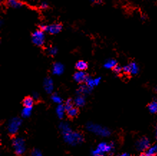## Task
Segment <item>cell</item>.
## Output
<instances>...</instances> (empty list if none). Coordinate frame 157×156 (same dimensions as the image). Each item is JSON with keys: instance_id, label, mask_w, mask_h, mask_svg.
I'll return each mask as SVG.
<instances>
[{"instance_id": "obj_20", "label": "cell", "mask_w": 157, "mask_h": 156, "mask_svg": "<svg viewBox=\"0 0 157 156\" xmlns=\"http://www.w3.org/2000/svg\"><path fill=\"white\" fill-rule=\"evenodd\" d=\"M34 104V99L32 97H27L23 100V105L25 107H32Z\"/></svg>"}, {"instance_id": "obj_22", "label": "cell", "mask_w": 157, "mask_h": 156, "mask_svg": "<svg viewBox=\"0 0 157 156\" xmlns=\"http://www.w3.org/2000/svg\"><path fill=\"white\" fill-rule=\"evenodd\" d=\"M21 114H22V117L24 118L29 117L32 114V107H24Z\"/></svg>"}, {"instance_id": "obj_3", "label": "cell", "mask_w": 157, "mask_h": 156, "mask_svg": "<svg viewBox=\"0 0 157 156\" xmlns=\"http://www.w3.org/2000/svg\"><path fill=\"white\" fill-rule=\"evenodd\" d=\"M12 146L14 147V153L17 155H22L26 150L25 142L22 138H15L12 140Z\"/></svg>"}, {"instance_id": "obj_17", "label": "cell", "mask_w": 157, "mask_h": 156, "mask_svg": "<svg viewBox=\"0 0 157 156\" xmlns=\"http://www.w3.org/2000/svg\"><path fill=\"white\" fill-rule=\"evenodd\" d=\"M65 108L64 105L63 104H58V106L56 107V114L58 115V118L63 119L64 117L65 113Z\"/></svg>"}, {"instance_id": "obj_5", "label": "cell", "mask_w": 157, "mask_h": 156, "mask_svg": "<svg viewBox=\"0 0 157 156\" xmlns=\"http://www.w3.org/2000/svg\"><path fill=\"white\" fill-rule=\"evenodd\" d=\"M22 125V119L19 117H13L8 123V132L10 134H15L18 132L20 126Z\"/></svg>"}, {"instance_id": "obj_36", "label": "cell", "mask_w": 157, "mask_h": 156, "mask_svg": "<svg viewBox=\"0 0 157 156\" xmlns=\"http://www.w3.org/2000/svg\"><path fill=\"white\" fill-rule=\"evenodd\" d=\"M156 140H157V126H156Z\"/></svg>"}, {"instance_id": "obj_4", "label": "cell", "mask_w": 157, "mask_h": 156, "mask_svg": "<svg viewBox=\"0 0 157 156\" xmlns=\"http://www.w3.org/2000/svg\"><path fill=\"white\" fill-rule=\"evenodd\" d=\"M32 42L37 46H42L45 42V35L42 30H37L32 34Z\"/></svg>"}, {"instance_id": "obj_8", "label": "cell", "mask_w": 157, "mask_h": 156, "mask_svg": "<svg viewBox=\"0 0 157 156\" xmlns=\"http://www.w3.org/2000/svg\"><path fill=\"white\" fill-rule=\"evenodd\" d=\"M150 145L151 143L149 139L146 138V137H144V138H141L137 141L136 146L138 150L142 152L144 150H147L151 147Z\"/></svg>"}, {"instance_id": "obj_26", "label": "cell", "mask_w": 157, "mask_h": 156, "mask_svg": "<svg viewBox=\"0 0 157 156\" xmlns=\"http://www.w3.org/2000/svg\"><path fill=\"white\" fill-rule=\"evenodd\" d=\"M48 54L50 55H56L57 53H58V48H56V47H54V46H50L48 48Z\"/></svg>"}, {"instance_id": "obj_11", "label": "cell", "mask_w": 157, "mask_h": 156, "mask_svg": "<svg viewBox=\"0 0 157 156\" xmlns=\"http://www.w3.org/2000/svg\"><path fill=\"white\" fill-rule=\"evenodd\" d=\"M98 148L102 153H111L113 150L114 148V145L113 143H111V144H109V143L103 142H101L98 146Z\"/></svg>"}, {"instance_id": "obj_34", "label": "cell", "mask_w": 157, "mask_h": 156, "mask_svg": "<svg viewBox=\"0 0 157 156\" xmlns=\"http://www.w3.org/2000/svg\"><path fill=\"white\" fill-rule=\"evenodd\" d=\"M40 97V95L39 94H38L37 92H34L33 94V98L34 99H39Z\"/></svg>"}, {"instance_id": "obj_6", "label": "cell", "mask_w": 157, "mask_h": 156, "mask_svg": "<svg viewBox=\"0 0 157 156\" xmlns=\"http://www.w3.org/2000/svg\"><path fill=\"white\" fill-rule=\"evenodd\" d=\"M62 25L60 24H58V23H55V24H52L50 25H42L40 27V29L42 30V31L50 33L51 35H56V34L59 33L62 30Z\"/></svg>"}, {"instance_id": "obj_7", "label": "cell", "mask_w": 157, "mask_h": 156, "mask_svg": "<svg viewBox=\"0 0 157 156\" xmlns=\"http://www.w3.org/2000/svg\"><path fill=\"white\" fill-rule=\"evenodd\" d=\"M140 68L138 64L136 62H131L128 65L123 67V72L127 74L136 75L139 73Z\"/></svg>"}, {"instance_id": "obj_10", "label": "cell", "mask_w": 157, "mask_h": 156, "mask_svg": "<svg viewBox=\"0 0 157 156\" xmlns=\"http://www.w3.org/2000/svg\"><path fill=\"white\" fill-rule=\"evenodd\" d=\"M43 86L44 91H45L47 93H52L54 89L53 80H52L50 77H47V78H44L43 82Z\"/></svg>"}, {"instance_id": "obj_37", "label": "cell", "mask_w": 157, "mask_h": 156, "mask_svg": "<svg viewBox=\"0 0 157 156\" xmlns=\"http://www.w3.org/2000/svg\"><path fill=\"white\" fill-rule=\"evenodd\" d=\"M140 156H146V155H145V153H141V155H140Z\"/></svg>"}, {"instance_id": "obj_14", "label": "cell", "mask_w": 157, "mask_h": 156, "mask_svg": "<svg viewBox=\"0 0 157 156\" xmlns=\"http://www.w3.org/2000/svg\"><path fill=\"white\" fill-rule=\"evenodd\" d=\"M92 89H93L88 87L86 84H82V85H80V86H79V88L78 89L77 94H78V95L84 96V95H86V94H90L91 92V91H92Z\"/></svg>"}, {"instance_id": "obj_25", "label": "cell", "mask_w": 157, "mask_h": 156, "mask_svg": "<svg viewBox=\"0 0 157 156\" xmlns=\"http://www.w3.org/2000/svg\"><path fill=\"white\" fill-rule=\"evenodd\" d=\"M85 83H86V84L87 85V86H88V87H90V88H91V89H93V87L95 86L94 78H91V77H90V76H88V78H87V79Z\"/></svg>"}, {"instance_id": "obj_39", "label": "cell", "mask_w": 157, "mask_h": 156, "mask_svg": "<svg viewBox=\"0 0 157 156\" xmlns=\"http://www.w3.org/2000/svg\"><path fill=\"white\" fill-rule=\"evenodd\" d=\"M95 156H103V154H102V155H95Z\"/></svg>"}, {"instance_id": "obj_23", "label": "cell", "mask_w": 157, "mask_h": 156, "mask_svg": "<svg viewBox=\"0 0 157 156\" xmlns=\"http://www.w3.org/2000/svg\"><path fill=\"white\" fill-rule=\"evenodd\" d=\"M67 116L69 117H75V116H77V114H78V109L75 107V106H73V108H71V110H67Z\"/></svg>"}, {"instance_id": "obj_9", "label": "cell", "mask_w": 157, "mask_h": 156, "mask_svg": "<svg viewBox=\"0 0 157 156\" xmlns=\"http://www.w3.org/2000/svg\"><path fill=\"white\" fill-rule=\"evenodd\" d=\"M88 75L83 70H78L73 75V79L77 83L81 84V83L86 82V81L88 78Z\"/></svg>"}, {"instance_id": "obj_12", "label": "cell", "mask_w": 157, "mask_h": 156, "mask_svg": "<svg viewBox=\"0 0 157 156\" xmlns=\"http://www.w3.org/2000/svg\"><path fill=\"white\" fill-rule=\"evenodd\" d=\"M65 68L63 64L61 63H59V62H57V63H55L53 65H52V72L54 75H56V76H60L61 74H63L64 72Z\"/></svg>"}, {"instance_id": "obj_32", "label": "cell", "mask_w": 157, "mask_h": 156, "mask_svg": "<svg viewBox=\"0 0 157 156\" xmlns=\"http://www.w3.org/2000/svg\"><path fill=\"white\" fill-rule=\"evenodd\" d=\"M103 2V0H91V2L95 5H101Z\"/></svg>"}, {"instance_id": "obj_2", "label": "cell", "mask_w": 157, "mask_h": 156, "mask_svg": "<svg viewBox=\"0 0 157 156\" xmlns=\"http://www.w3.org/2000/svg\"><path fill=\"white\" fill-rule=\"evenodd\" d=\"M86 128L89 132L94 133L95 134H96V135L104 137V138H106V137L110 136L111 133V131H110L108 128L104 127L103 126L98 125V124L92 122H89L87 124Z\"/></svg>"}, {"instance_id": "obj_19", "label": "cell", "mask_w": 157, "mask_h": 156, "mask_svg": "<svg viewBox=\"0 0 157 156\" xmlns=\"http://www.w3.org/2000/svg\"><path fill=\"white\" fill-rule=\"evenodd\" d=\"M148 110L151 114H156L157 113V102L156 100L149 103L148 105Z\"/></svg>"}, {"instance_id": "obj_40", "label": "cell", "mask_w": 157, "mask_h": 156, "mask_svg": "<svg viewBox=\"0 0 157 156\" xmlns=\"http://www.w3.org/2000/svg\"><path fill=\"white\" fill-rule=\"evenodd\" d=\"M155 100H156V101L157 102V98H156V99H155Z\"/></svg>"}, {"instance_id": "obj_29", "label": "cell", "mask_w": 157, "mask_h": 156, "mask_svg": "<svg viewBox=\"0 0 157 156\" xmlns=\"http://www.w3.org/2000/svg\"><path fill=\"white\" fill-rule=\"evenodd\" d=\"M32 156H42V154L40 150L35 149L32 152Z\"/></svg>"}, {"instance_id": "obj_16", "label": "cell", "mask_w": 157, "mask_h": 156, "mask_svg": "<svg viewBox=\"0 0 157 156\" xmlns=\"http://www.w3.org/2000/svg\"><path fill=\"white\" fill-rule=\"evenodd\" d=\"M74 104L78 107H82L86 104V99H85L84 96L78 95L74 100Z\"/></svg>"}, {"instance_id": "obj_27", "label": "cell", "mask_w": 157, "mask_h": 156, "mask_svg": "<svg viewBox=\"0 0 157 156\" xmlns=\"http://www.w3.org/2000/svg\"><path fill=\"white\" fill-rule=\"evenodd\" d=\"M64 106L65 108V110L66 112L67 110H71V108L73 107V102L72 101V99H67L64 104Z\"/></svg>"}, {"instance_id": "obj_30", "label": "cell", "mask_w": 157, "mask_h": 156, "mask_svg": "<svg viewBox=\"0 0 157 156\" xmlns=\"http://www.w3.org/2000/svg\"><path fill=\"white\" fill-rule=\"evenodd\" d=\"M102 153L101 152V150H100L98 148L96 149H95V150H93L92 151V155H93V156H95V155H102Z\"/></svg>"}, {"instance_id": "obj_21", "label": "cell", "mask_w": 157, "mask_h": 156, "mask_svg": "<svg viewBox=\"0 0 157 156\" xmlns=\"http://www.w3.org/2000/svg\"><path fill=\"white\" fill-rule=\"evenodd\" d=\"M157 154V145L151 146L145 153L146 156H156Z\"/></svg>"}, {"instance_id": "obj_13", "label": "cell", "mask_w": 157, "mask_h": 156, "mask_svg": "<svg viewBox=\"0 0 157 156\" xmlns=\"http://www.w3.org/2000/svg\"><path fill=\"white\" fill-rule=\"evenodd\" d=\"M6 5L13 9H20L24 6V3L20 0H7Z\"/></svg>"}, {"instance_id": "obj_18", "label": "cell", "mask_w": 157, "mask_h": 156, "mask_svg": "<svg viewBox=\"0 0 157 156\" xmlns=\"http://www.w3.org/2000/svg\"><path fill=\"white\" fill-rule=\"evenodd\" d=\"M75 68L78 70H83V71H85L88 68V63L84 61H79L76 63Z\"/></svg>"}, {"instance_id": "obj_1", "label": "cell", "mask_w": 157, "mask_h": 156, "mask_svg": "<svg viewBox=\"0 0 157 156\" xmlns=\"http://www.w3.org/2000/svg\"><path fill=\"white\" fill-rule=\"evenodd\" d=\"M63 134V139L67 144L71 145H77L83 141V136L79 132H73L69 125L65 122H61L59 126Z\"/></svg>"}, {"instance_id": "obj_38", "label": "cell", "mask_w": 157, "mask_h": 156, "mask_svg": "<svg viewBox=\"0 0 157 156\" xmlns=\"http://www.w3.org/2000/svg\"><path fill=\"white\" fill-rule=\"evenodd\" d=\"M154 91H156V92L157 93V86H156V87H155V89H154Z\"/></svg>"}, {"instance_id": "obj_35", "label": "cell", "mask_w": 157, "mask_h": 156, "mask_svg": "<svg viewBox=\"0 0 157 156\" xmlns=\"http://www.w3.org/2000/svg\"><path fill=\"white\" fill-rule=\"evenodd\" d=\"M120 156H131V155H129L128 153H122Z\"/></svg>"}, {"instance_id": "obj_15", "label": "cell", "mask_w": 157, "mask_h": 156, "mask_svg": "<svg viewBox=\"0 0 157 156\" xmlns=\"http://www.w3.org/2000/svg\"><path fill=\"white\" fill-rule=\"evenodd\" d=\"M118 65L117 61L115 59H109L103 64V67L106 69H113Z\"/></svg>"}, {"instance_id": "obj_31", "label": "cell", "mask_w": 157, "mask_h": 156, "mask_svg": "<svg viewBox=\"0 0 157 156\" xmlns=\"http://www.w3.org/2000/svg\"><path fill=\"white\" fill-rule=\"evenodd\" d=\"M40 7L42 10H46L49 7V5H48V4L46 2H42L40 4Z\"/></svg>"}, {"instance_id": "obj_33", "label": "cell", "mask_w": 157, "mask_h": 156, "mask_svg": "<svg viewBox=\"0 0 157 156\" xmlns=\"http://www.w3.org/2000/svg\"><path fill=\"white\" fill-rule=\"evenodd\" d=\"M95 80V86H98L100 83H101V77H97V78H94Z\"/></svg>"}, {"instance_id": "obj_28", "label": "cell", "mask_w": 157, "mask_h": 156, "mask_svg": "<svg viewBox=\"0 0 157 156\" xmlns=\"http://www.w3.org/2000/svg\"><path fill=\"white\" fill-rule=\"evenodd\" d=\"M113 70L116 74H120L123 72V67L119 65H117L115 68H113Z\"/></svg>"}, {"instance_id": "obj_24", "label": "cell", "mask_w": 157, "mask_h": 156, "mask_svg": "<svg viewBox=\"0 0 157 156\" xmlns=\"http://www.w3.org/2000/svg\"><path fill=\"white\" fill-rule=\"evenodd\" d=\"M51 99H52V101L54 103H56L57 104H61L63 102L62 98H61L60 96L56 93L52 95V97H51Z\"/></svg>"}]
</instances>
